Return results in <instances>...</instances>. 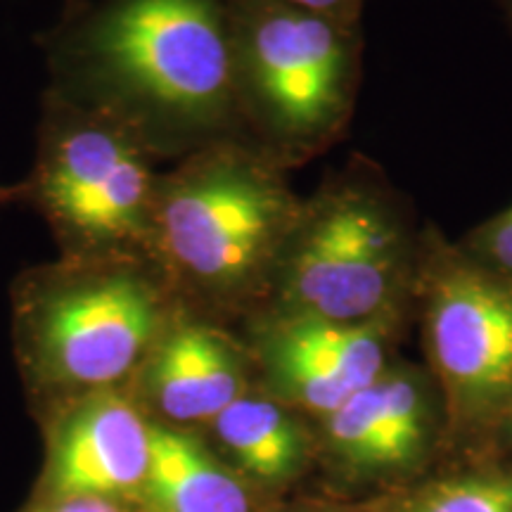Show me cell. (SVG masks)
I'll return each instance as SVG.
<instances>
[{"instance_id":"obj_1","label":"cell","mask_w":512,"mask_h":512,"mask_svg":"<svg viewBox=\"0 0 512 512\" xmlns=\"http://www.w3.org/2000/svg\"><path fill=\"white\" fill-rule=\"evenodd\" d=\"M53 88L136 133L157 159L242 140L230 0H98L50 46Z\"/></svg>"},{"instance_id":"obj_2","label":"cell","mask_w":512,"mask_h":512,"mask_svg":"<svg viewBox=\"0 0 512 512\" xmlns=\"http://www.w3.org/2000/svg\"><path fill=\"white\" fill-rule=\"evenodd\" d=\"M304 197L245 140H221L159 174L150 259L192 316H256Z\"/></svg>"},{"instance_id":"obj_3","label":"cell","mask_w":512,"mask_h":512,"mask_svg":"<svg viewBox=\"0 0 512 512\" xmlns=\"http://www.w3.org/2000/svg\"><path fill=\"white\" fill-rule=\"evenodd\" d=\"M420 245L406 197L380 164L351 155L304 197L256 316L373 323L413 313Z\"/></svg>"},{"instance_id":"obj_4","label":"cell","mask_w":512,"mask_h":512,"mask_svg":"<svg viewBox=\"0 0 512 512\" xmlns=\"http://www.w3.org/2000/svg\"><path fill=\"white\" fill-rule=\"evenodd\" d=\"M242 140L283 169L347 136L363 81V24L280 0H230Z\"/></svg>"},{"instance_id":"obj_5","label":"cell","mask_w":512,"mask_h":512,"mask_svg":"<svg viewBox=\"0 0 512 512\" xmlns=\"http://www.w3.org/2000/svg\"><path fill=\"white\" fill-rule=\"evenodd\" d=\"M181 311L155 261L140 256H62L19 278L31 375L72 399L136 377Z\"/></svg>"},{"instance_id":"obj_6","label":"cell","mask_w":512,"mask_h":512,"mask_svg":"<svg viewBox=\"0 0 512 512\" xmlns=\"http://www.w3.org/2000/svg\"><path fill=\"white\" fill-rule=\"evenodd\" d=\"M157 157L117 119L50 91L29 200L62 256L150 259Z\"/></svg>"},{"instance_id":"obj_7","label":"cell","mask_w":512,"mask_h":512,"mask_svg":"<svg viewBox=\"0 0 512 512\" xmlns=\"http://www.w3.org/2000/svg\"><path fill=\"white\" fill-rule=\"evenodd\" d=\"M413 313L446 413V448L496 441L512 396V280L422 226Z\"/></svg>"},{"instance_id":"obj_8","label":"cell","mask_w":512,"mask_h":512,"mask_svg":"<svg viewBox=\"0 0 512 512\" xmlns=\"http://www.w3.org/2000/svg\"><path fill=\"white\" fill-rule=\"evenodd\" d=\"M318 456L358 496L413 486L446 448V413L427 366L394 358L380 377L316 422Z\"/></svg>"},{"instance_id":"obj_9","label":"cell","mask_w":512,"mask_h":512,"mask_svg":"<svg viewBox=\"0 0 512 512\" xmlns=\"http://www.w3.org/2000/svg\"><path fill=\"white\" fill-rule=\"evenodd\" d=\"M411 313L373 323L249 318L254 387L311 420H323L394 361Z\"/></svg>"},{"instance_id":"obj_10","label":"cell","mask_w":512,"mask_h":512,"mask_svg":"<svg viewBox=\"0 0 512 512\" xmlns=\"http://www.w3.org/2000/svg\"><path fill=\"white\" fill-rule=\"evenodd\" d=\"M152 422L121 387L69 401L50 444V496L138 501L150 472Z\"/></svg>"},{"instance_id":"obj_11","label":"cell","mask_w":512,"mask_h":512,"mask_svg":"<svg viewBox=\"0 0 512 512\" xmlns=\"http://www.w3.org/2000/svg\"><path fill=\"white\" fill-rule=\"evenodd\" d=\"M136 377L159 422L209 425L254 387V363L247 344L216 320L181 311Z\"/></svg>"},{"instance_id":"obj_12","label":"cell","mask_w":512,"mask_h":512,"mask_svg":"<svg viewBox=\"0 0 512 512\" xmlns=\"http://www.w3.org/2000/svg\"><path fill=\"white\" fill-rule=\"evenodd\" d=\"M306 415L252 387L209 422L226 463L249 484L283 486L297 479L318 453Z\"/></svg>"},{"instance_id":"obj_13","label":"cell","mask_w":512,"mask_h":512,"mask_svg":"<svg viewBox=\"0 0 512 512\" xmlns=\"http://www.w3.org/2000/svg\"><path fill=\"white\" fill-rule=\"evenodd\" d=\"M138 503L145 512H254L252 484L188 427L152 422L150 472Z\"/></svg>"},{"instance_id":"obj_14","label":"cell","mask_w":512,"mask_h":512,"mask_svg":"<svg viewBox=\"0 0 512 512\" xmlns=\"http://www.w3.org/2000/svg\"><path fill=\"white\" fill-rule=\"evenodd\" d=\"M389 512H512V465L489 460L420 479L401 491Z\"/></svg>"},{"instance_id":"obj_15","label":"cell","mask_w":512,"mask_h":512,"mask_svg":"<svg viewBox=\"0 0 512 512\" xmlns=\"http://www.w3.org/2000/svg\"><path fill=\"white\" fill-rule=\"evenodd\" d=\"M458 245L482 266L512 280V204L467 230Z\"/></svg>"},{"instance_id":"obj_16","label":"cell","mask_w":512,"mask_h":512,"mask_svg":"<svg viewBox=\"0 0 512 512\" xmlns=\"http://www.w3.org/2000/svg\"><path fill=\"white\" fill-rule=\"evenodd\" d=\"M401 491L351 498H318V501H304L299 505H292V508H285L283 512H389L394 508Z\"/></svg>"},{"instance_id":"obj_17","label":"cell","mask_w":512,"mask_h":512,"mask_svg":"<svg viewBox=\"0 0 512 512\" xmlns=\"http://www.w3.org/2000/svg\"><path fill=\"white\" fill-rule=\"evenodd\" d=\"M280 3L294 5V8L318 12V15H328L342 22L361 24L363 8L368 0H280Z\"/></svg>"},{"instance_id":"obj_18","label":"cell","mask_w":512,"mask_h":512,"mask_svg":"<svg viewBox=\"0 0 512 512\" xmlns=\"http://www.w3.org/2000/svg\"><path fill=\"white\" fill-rule=\"evenodd\" d=\"M36 512H126L124 505L114 501H102V498H55L50 496L46 505Z\"/></svg>"},{"instance_id":"obj_19","label":"cell","mask_w":512,"mask_h":512,"mask_svg":"<svg viewBox=\"0 0 512 512\" xmlns=\"http://www.w3.org/2000/svg\"><path fill=\"white\" fill-rule=\"evenodd\" d=\"M15 200H29V185H0V204L15 202Z\"/></svg>"},{"instance_id":"obj_20","label":"cell","mask_w":512,"mask_h":512,"mask_svg":"<svg viewBox=\"0 0 512 512\" xmlns=\"http://www.w3.org/2000/svg\"><path fill=\"white\" fill-rule=\"evenodd\" d=\"M496 441H505V444L512 448V396H510V401H508V408H505V413H503L501 427H498Z\"/></svg>"},{"instance_id":"obj_21","label":"cell","mask_w":512,"mask_h":512,"mask_svg":"<svg viewBox=\"0 0 512 512\" xmlns=\"http://www.w3.org/2000/svg\"><path fill=\"white\" fill-rule=\"evenodd\" d=\"M494 3H496V8L503 12V17L508 19V24L512 29V0H494Z\"/></svg>"}]
</instances>
